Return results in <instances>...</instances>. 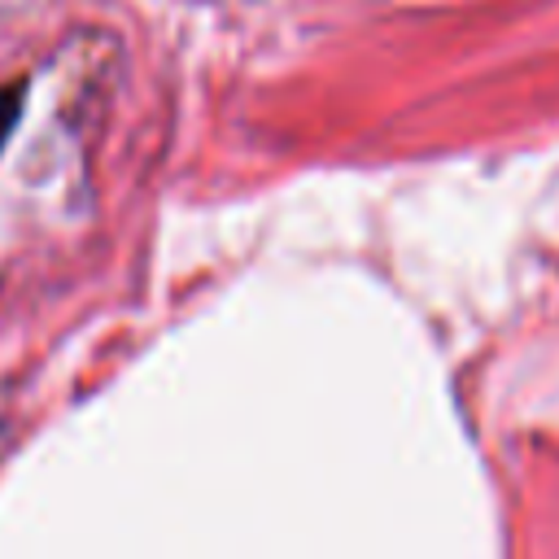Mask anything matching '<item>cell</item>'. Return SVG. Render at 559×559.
Wrapping results in <instances>:
<instances>
[{
    "instance_id": "cell-1",
    "label": "cell",
    "mask_w": 559,
    "mask_h": 559,
    "mask_svg": "<svg viewBox=\"0 0 559 559\" xmlns=\"http://www.w3.org/2000/svg\"><path fill=\"white\" fill-rule=\"evenodd\" d=\"M22 100H26V83H22V79H17V83H4V87H0V148H4L9 131L17 127Z\"/></svg>"
}]
</instances>
